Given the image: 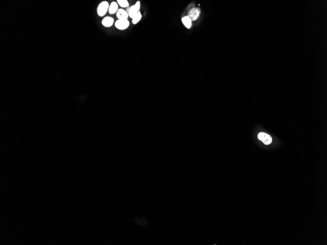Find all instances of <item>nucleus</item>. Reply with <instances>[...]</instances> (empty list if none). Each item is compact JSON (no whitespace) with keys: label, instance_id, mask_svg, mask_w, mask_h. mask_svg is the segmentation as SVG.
<instances>
[{"label":"nucleus","instance_id":"obj_1","mask_svg":"<svg viewBox=\"0 0 327 245\" xmlns=\"http://www.w3.org/2000/svg\"><path fill=\"white\" fill-rule=\"evenodd\" d=\"M109 3L107 1H102L101 2L97 9V12L99 17H103L106 14L107 12L108 11L109 7Z\"/></svg>","mask_w":327,"mask_h":245},{"label":"nucleus","instance_id":"obj_2","mask_svg":"<svg viewBox=\"0 0 327 245\" xmlns=\"http://www.w3.org/2000/svg\"><path fill=\"white\" fill-rule=\"evenodd\" d=\"M130 25L128 19H118L115 23V27L119 30H123L127 29Z\"/></svg>","mask_w":327,"mask_h":245},{"label":"nucleus","instance_id":"obj_3","mask_svg":"<svg viewBox=\"0 0 327 245\" xmlns=\"http://www.w3.org/2000/svg\"><path fill=\"white\" fill-rule=\"evenodd\" d=\"M140 7H141V3L140 1H137L134 5L131 6L129 8L128 12L129 17L132 19L140 11Z\"/></svg>","mask_w":327,"mask_h":245},{"label":"nucleus","instance_id":"obj_4","mask_svg":"<svg viewBox=\"0 0 327 245\" xmlns=\"http://www.w3.org/2000/svg\"><path fill=\"white\" fill-rule=\"evenodd\" d=\"M259 139L266 145H269L272 142V138L269 135L264 132H261L258 135Z\"/></svg>","mask_w":327,"mask_h":245},{"label":"nucleus","instance_id":"obj_5","mask_svg":"<svg viewBox=\"0 0 327 245\" xmlns=\"http://www.w3.org/2000/svg\"><path fill=\"white\" fill-rule=\"evenodd\" d=\"M200 13V9L199 8L197 9L195 7H194L193 9H191L189 11L188 14V17L189 19H191V21H194L199 17Z\"/></svg>","mask_w":327,"mask_h":245},{"label":"nucleus","instance_id":"obj_6","mask_svg":"<svg viewBox=\"0 0 327 245\" xmlns=\"http://www.w3.org/2000/svg\"><path fill=\"white\" fill-rule=\"evenodd\" d=\"M114 23V19L110 16H107L102 19V24L106 27H112Z\"/></svg>","mask_w":327,"mask_h":245},{"label":"nucleus","instance_id":"obj_7","mask_svg":"<svg viewBox=\"0 0 327 245\" xmlns=\"http://www.w3.org/2000/svg\"><path fill=\"white\" fill-rule=\"evenodd\" d=\"M117 17L118 19H128V13L123 9H119L116 13Z\"/></svg>","mask_w":327,"mask_h":245},{"label":"nucleus","instance_id":"obj_8","mask_svg":"<svg viewBox=\"0 0 327 245\" xmlns=\"http://www.w3.org/2000/svg\"><path fill=\"white\" fill-rule=\"evenodd\" d=\"M118 3L115 1H113L112 3H111V4L109 6V13L110 14H114L115 13H116L118 11V10H119L118 9Z\"/></svg>","mask_w":327,"mask_h":245},{"label":"nucleus","instance_id":"obj_9","mask_svg":"<svg viewBox=\"0 0 327 245\" xmlns=\"http://www.w3.org/2000/svg\"><path fill=\"white\" fill-rule=\"evenodd\" d=\"M182 23H183V24L185 25V27L188 28V29H189L192 26V21L191 19H189L188 16H185L182 19Z\"/></svg>","mask_w":327,"mask_h":245},{"label":"nucleus","instance_id":"obj_10","mask_svg":"<svg viewBox=\"0 0 327 245\" xmlns=\"http://www.w3.org/2000/svg\"><path fill=\"white\" fill-rule=\"evenodd\" d=\"M142 16L141 12H139L132 19V22L134 24H136L139 22L142 19Z\"/></svg>","mask_w":327,"mask_h":245},{"label":"nucleus","instance_id":"obj_11","mask_svg":"<svg viewBox=\"0 0 327 245\" xmlns=\"http://www.w3.org/2000/svg\"><path fill=\"white\" fill-rule=\"evenodd\" d=\"M117 3L118 5H119L121 7H123V8L127 7L129 5V3L127 0H118Z\"/></svg>","mask_w":327,"mask_h":245}]
</instances>
